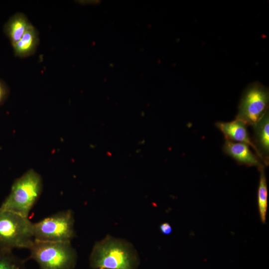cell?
Here are the masks:
<instances>
[{
    "mask_svg": "<svg viewBox=\"0 0 269 269\" xmlns=\"http://www.w3.org/2000/svg\"><path fill=\"white\" fill-rule=\"evenodd\" d=\"M89 262L93 269H137L139 259L131 243L108 235L95 243Z\"/></svg>",
    "mask_w": 269,
    "mask_h": 269,
    "instance_id": "cell-1",
    "label": "cell"
},
{
    "mask_svg": "<svg viewBox=\"0 0 269 269\" xmlns=\"http://www.w3.org/2000/svg\"><path fill=\"white\" fill-rule=\"evenodd\" d=\"M42 189L41 176L34 170L30 169L13 182L9 194L0 208L28 217Z\"/></svg>",
    "mask_w": 269,
    "mask_h": 269,
    "instance_id": "cell-2",
    "label": "cell"
},
{
    "mask_svg": "<svg viewBox=\"0 0 269 269\" xmlns=\"http://www.w3.org/2000/svg\"><path fill=\"white\" fill-rule=\"evenodd\" d=\"M34 240L33 223L28 217L0 208V250L29 249Z\"/></svg>",
    "mask_w": 269,
    "mask_h": 269,
    "instance_id": "cell-3",
    "label": "cell"
},
{
    "mask_svg": "<svg viewBox=\"0 0 269 269\" xmlns=\"http://www.w3.org/2000/svg\"><path fill=\"white\" fill-rule=\"evenodd\" d=\"M28 259L34 260L39 269H73L77 255L71 242H51L38 240L29 249Z\"/></svg>",
    "mask_w": 269,
    "mask_h": 269,
    "instance_id": "cell-4",
    "label": "cell"
},
{
    "mask_svg": "<svg viewBox=\"0 0 269 269\" xmlns=\"http://www.w3.org/2000/svg\"><path fill=\"white\" fill-rule=\"evenodd\" d=\"M33 234L35 240L71 242L75 235L72 211H60L33 223Z\"/></svg>",
    "mask_w": 269,
    "mask_h": 269,
    "instance_id": "cell-5",
    "label": "cell"
},
{
    "mask_svg": "<svg viewBox=\"0 0 269 269\" xmlns=\"http://www.w3.org/2000/svg\"><path fill=\"white\" fill-rule=\"evenodd\" d=\"M268 89L259 82L248 86L240 100L236 119L254 126L268 111Z\"/></svg>",
    "mask_w": 269,
    "mask_h": 269,
    "instance_id": "cell-6",
    "label": "cell"
},
{
    "mask_svg": "<svg viewBox=\"0 0 269 269\" xmlns=\"http://www.w3.org/2000/svg\"><path fill=\"white\" fill-rule=\"evenodd\" d=\"M223 150L240 164L256 166L260 171L264 169L260 159L251 150L250 146L247 144L226 140Z\"/></svg>",
    "mask_w": 269,
    "mask_h": 269,
    "instance_id": "cell-7",
    "label": "cell"
},
{
    "mask_svg": "<svg viewBox=\"0 0 269 269\" xmlns=\"http://www.w3.org/2000/svg\"><path fill=\"white\" fill-rule=\"evenodd\" d=\"M216 126L223 133L226 140L249 145L253 148L260 158L258 151L251 140L247 128V126L244 123L235 119L231 122H217Z\"/></svg>",
    "mask_w": 269,
    "mask_h": 269,
    "instance_id": "cell-8",
    "label": "cell"
},
{
    "mask_svg": "<svg viewBox=\"0 0 269 269\" xmlns=\"http://www.w3.org/2000/svg\"><path fill=\"white\" fill-rule=\"evenodd\" d=\"M254 140L262 162L269 164V111L254 126Z\"/></svg>",
    "mask_w": 269,
    "mask_h": 269,
    "instance_id": "cell-9",
    "label": "cell"
},
{
    "mask_svg": "<svg viewBox=\"0 0 269 269\" xmlns=\"http://www.w3.org/2000/svg\"><path fill=\"white\" fill-rule=\"evenodd\" d=\"M39 43L37 30L31 24L21 38L12 44L14 54L20 57H25L33 54Z\"/></svg>",
    "mask_w": 269,
    "mask_h": 269,
    "instance_id": "cell-10",
    "label": "cell"
},
{
    "mask_svg": "<svg viewBox=\"0 0 269 269\" xmlns=\"http://www.w3.org/2000/svg\"><path fill=\"white\" fill-rule=\"evenodd\" d=\"M26 16L21 13L13 15L5 26V30L12 45L18 41L30 25Z\"/></svg>",
    "mask_w": 269,
    "mask_h": 269,
    "instance_id": "cell-11",
    "label": "cell"
},
{
    "mask_svg": "<svg viewBox=\"0 0 269 269\" xmlns=\"http://www.w3.org/2000/svg\"><path fill=\"white\" fill-rule=\"evenodd\" d=\"M260 171L261 174L258 189V204L261 222L265 224L268 209V187L264 169Z\"/></svg>",
    "mask_w": 269,
    "mask_h": 269,
    "instance_id": "cell-12",
    "label": "cell"
},
{
    "mask_svg": "<svg viewBox=\"0 0 269 269\" xmlns=\"http://www.w3.org/2000/svg\"><path fill=\"white\" fill-rule=\"evenodd\" d=\"M25 261L14 255L12 251L0 250V269H25Z\"/></svg>",
    "mask_w": 269,
    "mask_h": 269,
    "instance_id": "cell-13",
    "label": "cell"
},
{
    "mask_svg": "<svg viewBox=\"0 0 269 269\" xmlns=\"http://www.w3.org/2000/svg\"><path fill=\"white\" fill-rule=\"evenodd\" d=\"M159 229L161 233L164 235H169L172 232L171 226L167 222L161 224L159 226Z\"/></svg>",
    "mask_w": 269,
    "mask_h": 269,
    "instance_id": "cell-14",
    "label": "cell"
},
{
    "mask_svg": "<svg viewBox=\"0 0 269 269\" xmlns=\"http://www.w3.org/2000/svg\"><path fill=\"white\" fill-rule=\"evenodd\" d=\"M5 94V90L0 83V103L3 100Z\"/></svg>",
    "mask_w": 269,
    "mask_h": 269,
    "instance_id": "cell-15",
    "label": "cell"
}]
</instances>
